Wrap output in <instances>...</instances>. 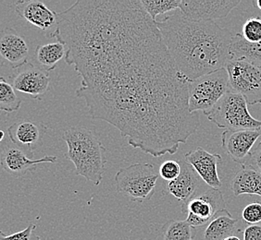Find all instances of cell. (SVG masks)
Here are the masks:
<instances>
[{
  "label": "cell",
  "mask_w": 261,
  "mask_h": 240,
  "mask_svg": "<svg viewBox=\"0 0 261 240\" xmlns=\"http://www.w3.org/2000/svg\"><path fill=\"white\" fill-rule=\"evenodd\" d=\"M0 240H41V238L36 234V225L35 224H30L25 229L11 235H5L1 231Z\"/></svg>",
  "instance_id": "4316f807"
},
{
  "label": "cell",
  "mask_w": 261,
  "mask_h": 240,
  "mask_svg": "<svg viewBox=\"0 0 261 240\" xmlns=\"http://www.w3.org/2000/svg\"><path fill=\"white\" fill-rule=\"evenodd\" d=\"M141 4L148 15L156 21L159 15L180 10L181 0H140Z\"/></svg>",
  "instance_id": "cb8c5ba5"
},
{
  "label": "cell",
  "mask_w": 261,
  "mask_h": 240,
  "mask_svg": "<svg viewBox=\"0 0 261 240\" xmlns=\"http://www.w3.org/2000/svg\"><path fill=\"white\" fill-rule=\"evenodd\" d=\"M241 3L240 0L196 1L181 0L180 11L187 19L197 21H214L228 16Z\"/></svg>",
  "instance_id": "30bf717a"
},
{
  "label": "cell",
  "mask_w": 261,
  "mask_h": 240,
  "mask_svg": "<svg viewBox=\"0 0 261 240\" xmlns=\"http://www.w3.org/2000/svg\"><path fill=\"white\" fill-rule=\"evenodd\" d=\"M231 188L234 196L257 195L261 197V173L251 165H243L232 177Z\"/></svg>",
  "instance_id": "ac0fdd59"
},
{
  "label": "cell",
  "mask_w": 261,
  "mask_h": 240,
  "mask_svg": "<svg viewBox=\"0 0 261 240\" xmlns=\"http://www.w3.org/2000/svg\"><path fill=\"white\" fill-rule=\"evenodd\" d=\"M0 164L4 170L11 175L20 177L29 171L35 170V166L42 163L55 164L58 158L54 155H46L41 159H33L34 155L19 146L14 144L11 140H3L1 142Z\"/></svg>",
  "instance_id": "9c48e42d"
},
{
  "label": "cell",
  "mask_w": 261,
  "mask_h": 240,
  "mask_svg": "<svg viewBox=\"0 0 261 240\" xmlns=\"http://www.w3.org/2000/svg\"><path fill=\"white\" fill-rule=\"evenodd\" d=\"M246 165H251L252 167L261 173V141L257 144L256 149L252 152L251 157Z\"/></svg>",
  "instance_id": "f546056e"
},
{
  "label": "cell",
  "mask_w": 261,
  "mask_h": 240,
  "mask_svg": "<svg viewBox=\"0 0 261 240\" xmlns=\"http://www.w3.org/2000/svg\"><path fill=\"white\" fill-rule=\"evenodd\" d=\"M21 100L16 95L15 89L4 78L0 79V109L13 113L20 109Z\"/></svg>",
  "instance_id": "603a6c76"
},
{
  "label": "cell",
  "mask_w": 261,
  "mask_h": 240,
  "mask_svg": "<svg viewBox=\"0 0 261 240\" xmlns=\"http://www.w3.org/2000/svg\"><path fill=\"white\" fill-rule=\"evenodd\" d=\"M225 200L221 190L210 188L181 203V212L187 215L186 222L193 228L206 225L218 213L226 210Z\"/></svg>",
  "instance_id": "ba28073f"
},
{
  "label": "cell",
  "mask_w": 261,
  "mask_h": 240,
  "mask_svg": "<svg viewBox=\"0 0 261 240\" xmlns=\"http://www.w3.org/2000/svg\"><path fill=\"white\" fill-rule=\"evenodd\" d=\"M0 55L12 69L27 65L29 46L23 36L13 28H6L0 35Z\"/></svg>",
  "instance_id": "5bb4252c"
},
{
  "label": "cell",
  "mask_w": 261,
  "mask_h": 240,
  "mask_svg": "<svg viewBox=\"0 0 261 240\" xmlns=\"http://www.w3.org/2000/svg\"><path fill=\"white\" fill-rule=\"evenodd\" d=\"M46 131V126L41 122L20 120L8 128V135L14 144L34 155V151L43 144Z\"/></svg>",
  "instance_id": "4fadbf2b"
},
{
  "label": "cell",
  "mask_w": 261,
  "mask_h": 240,
  "mask_svg": "<svg viewBox=\"0 0 261 240\" xmlns=\"http://www.w3.org/2000/svg\"><path fill=\"white\" fill-rule=\"evenodd\" d=\"M247 105L240 94L230 90L206 115L218 128L225 130H260L261 120L250 115Z\"/></svg>",
  "instance_id": "277c9868"
},
{
  "label": "cell",
  "mask_w": 261,
  "mask_h": 240,
  "mask_svg": "<svg viewBox=\"0 0 261 240\" xmlns=\"http://www.w3.org/2000/svg\"><path fill=\"white\" fill-rule=\"evenodd\" d=\"M62 139L68 146L64 157L75 165L74 174L94 185H100L108 161L107 149L97 136L86 128L72 127L66 130Z\"/></svg>",
  "instance_id": "3957f363"
},
{
  "label": "cell",
  "mask_w": 261,
  "mask_h": 240,
  "mask_svg": "<svg viewBox=\"0 0 261 240\" xmlns=\"http://www.w3.org/2000/svg\"><path fill=\"white\" fill-rule=\"evenodd\" d=\"M181 170L180 161L168 160L161 164L159 173L163 179L171 182L180 175Z\"/></svg>",
  "instance_id": "484cf974"
},
{
  "label": "cell",
  "mask_w": 261,
  "mask_h": 240,
  "mask_svg": "<svg viewBox=\"0 0 261 240\" xmlns=\"http://www.w3.org/2000/svg\"><path fill=\"white\" fill-rule=\"evenodd\" d=\"M14 6L17 15L40 30H48L57 25L58 12L47 8L42 1L20 0L16 1Z\"/></svg>",
  "instance_id": "2e32d148"
},
{
  "label": "cell",
  "mask_w": 261,
  "mask_h": 240,
  "mask_svg": "<svg viewBox=\"0 0 261 240\" xmlns=\"http://www.w3.org/2000/svg\"><path fill=\"white\" fill-rule=\"evenodd\" d=\"M261 137L260 130H224L221 145L231 160L243 166L250 159L252 149Z\"/></svg>",
  "instance_id": "8fae6325"
},
{
  "label": "cell",
  "mask_w": 261,
  "mask_h": 240,
  "mask_svg": "<svg viewBox=\"0 0 261 240\" xmlns=\"http://www.w3.org/2000/svg\"><path fill=\"white\" fill-rule=\"evenodd\" d=\"M57 19L50 37L65 45V62L82 78L76 95L92 118L153 157L174 155L196 133L190 80L140 0H78Z\"/></svg>",
  "instance_id": "6da1fadb"
},
{
  "label": "cell",
  "mask_w": 261,
  "mask_h": 240,
  "mask_svg": "<svg viewBox=\"0 0 261 240\" xmlns=\"http://www.w3.org/2000/svg\"><path fill=\"white\" fill-rule=\"evenodd\" d=\"M242 35L247 43L258 44L261 42V18L251 17L246 20L242 29Z\"/></svg>",
  "instance_id": "d4e9b609"
},
{
  "label": "cell",
  "mask_w": 261,
  "mask_h": 240,
  "mask_svg": "<svg viewBox=\"0 0 261 240\" xmlns=\"http://www.w3.org/2000/svg\"><path fill=\"white\" fill-rule=\"evenodd\" d=\"M225 70L231 91L240 94L248 105L261 104V67L246 59H231Z\"/></svg>",
  "instance_id": "52a82bcc"
},
{
  "label": "cell",
  "mask_w": 261,
  "mask_h": 240,
  "mask_svg": "<svg viewBox=\"0 0 261 240\" xmlns=\"http://www.w3.org/2000/svg\"><path fill=\"white\" fill-rule=\"evenodd\" d=\"M185 158L210 188L217 190L221 188L222 185L218 174V165L222 161L221 155L211 154L202 147H197L186 154Z\"/></svg>",
  "instance_id": "9a60e30c"
},
{
  "label": "cell",
  "mask_w": 261,
  "mask_h": 240,
  "mask_svg": "<svg viewBox=\"0 0 261 240\" xmlns=\"http://www.w3.org/2000/svg\"><path fill=\"white\" fill-rule=\"evenodd\" d=\"M160 173L149 163H136L121 168L115 175L116 190L133 201L150 200Z\"/></svg>",
  "instance_id": "5b68a950"
},
{
  "label": "cell",
  "mask_w": 261,
  "mask_h": 240,
  "mask_svg": "<svg viewBox=\"0 0 261 240\" xmlns=\"http://www.w3.org/2000/svg\"><path fill=\"white\" fill-rule=\"evenodd\" d=\"M66 47L61 42L48 43L35 47V60L39 68L45 71L55 70L58 63L65 58Z\"/></svg>",
  "instance_id": "ffe728a7"
},
{
  "label": "cell",
  "mask_w": 261,
  "mask_h": 240,
  "mask_svg": "<svg viewBox=\"0 0 261 240\" xmlns=\"http://www.w3.org/2000/svg\"><path fill=\"white\" fill-rule=\"evenodd\" d=\"M224 240H242L239 236H237L236 235H231V236H228Z\"/></svg>",
  "instance_id": "4dcf8cb0"
},
{
  "label": "cell",
  "mask_w": 261,
  "mask_h": 240,
  "mask_svg": "<svg viewBox=\"0 0 261 240\" xmlns=\"http://www.w3.org/2000/svg\"><path fill=\"white\" fill-rule=\"evenodd\" d=\"M156 23L176 69L190 81L225 69L231 60L232 35L215 21L189 20L173 11Z\"/></svg>",
  "instance_id": "7a4b0ae2"
},
{
  "label": "cell",
  "mask_w": 261,
  "mask_h": 240,
  "mask_svg": "<svg viewBox=\"0 0 261 240\" xmlns=\"http://www.w3.org/2000/svg\"><path fill=\"white\" fill-rule=\"evenodd\" d=\"M231 59H246L261 67V42L250 44L245 40L241 34L232 35Z\"/></svg>",
  "instance_id": "44dd1931"
},
{
  "label": "cell",
  "mask_w": 261,
  "mask_h": 240,
  "mask_svg": "<svg viewBox=\"0 0 261 240\" xmlns=\"http://www.w3.org/2000/svg\"><path fill=\"white\" fill-rule=\"evenodd\" d=\"M238 220L233 219L227 210L218 213L216 216L206 225L202 234V240H224L234 235Z\"/></svg>",
  "instance_id": "d6986e66"
},
{
  "label": "cell",
  "mask_w": 261,
  "mask_h": 240,
  "mask_svg": "<svg viewBox=\"0 0 261 240\" xmlns=\"http://www.w3.org/2000/svg\"><path fill=\"white\" fill-rule=\"evenodd\" d=\"M243 240H261V225H249L245 228Z\"/></svg>",
  "instance_id": "f1b7e54d"
},
{
  "label": "cell",
  "mask_w": 261,
  "mask_h": 240,
  "mask_svg": "<svg viewBox=\"0 0 261 240\" xmlns=\"http://www.w3.org/2000/svg\"><path fill=\"white\" fill-rule=\"evenodd\" d=\"M255 4H256V7L261 10V0H257V1H255Z\"/></svg>",
  "instance_id": "d6a6232c"
},
{
  "label": "cell",
  "mask_w": 261,
  "mask_h": 240,
  "mask_svg": "<svg viewBox=\"0 0 261 240\" xmlns=\"http://www.w3.org/2000/svg\"><path fill=\"white\" fill-rule=\"evenodd\" d=\"M230 90L225 69L192 80L189 82V110L191 113L202 111L206 115Z\"/></svg>",
  "instance_id": "8992f818"
},
{
  "label": "cell",
  "mask_w": 261,
  "mask_h": 240,
  "mask_svg": "<svg viewBox=\"0 0 261 240\" xmlns=\"http://www.w3.org/2000/svg\"><path fill=\"white\" fill-rule=\"evenodd\" d=\"M12 86L15 91L29 95L33 99H40L49 90L50 77L39 67L30 64L16 72L12 78Z\"/></svg>",
  "instance_id": "7c38bea8"
},
{
  "label": "cell",
  "mask_w": 261,
  "mask_h": 240,
  "mask_svg": "<svg viewBox=\"0 0 261 240\" xmlns=\"http://www.w3.org/2000/svg\"><path fill=\"white\" fill-rule=\"evenodd\" d=\"M194 229L186 221H168L162 226L161 240H193Z\"/></svg>",
  "instance_id": "7402d4cb"
},
{
  "label": "cell",
  "mask_w": 261,
  "mask_h": 240,
  "mask_svg": "<svg viewBox=\"0 0 261 240\" xmlns=\"http://www.w3.org/2000/svg\"><path fill=\"white\" fill-rule=\"evenodd\" d=\"M180 164L181 174L177 178L169 182L167 188L170 194L184 203L196 195L200 188L201 178L194 167L186 161H180Z\"/></svg>",
  "instance_id": "e0dca14e"
},
{
  "label": "cell",
  "mask_w": 261,
  "mask_h": 240,
  "mask_svg": "<svg viewBox=\"0 0 261 240\" xmlns=\"http://www.w3.org/2000/svg\"><path fill=\"white\" fill-rule=\"evenodd\" d=\"M4 137H5V133H4L3 130H1V131H0V141H1V142L4 140Z\"/></svg>",
  "instance_id": "1f68e13d"
},
{
  "label": "cell",
  "mask_w": 261,
  "mask_h": 240,
  "mask_svg": "<svg viewBox=\"0 0 261 240\" xmlns=\"http://www.w3.org/2000/svg\"><path fill=\"white\" fill-rule=\"evenodd\" d=\"M242 218L250 225H256L261 222V203L253 202L246 205L243 213Z\"/></svg>",
  "instance_id": "83f0119b"
}]
</instances>
